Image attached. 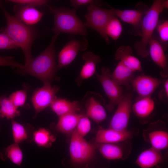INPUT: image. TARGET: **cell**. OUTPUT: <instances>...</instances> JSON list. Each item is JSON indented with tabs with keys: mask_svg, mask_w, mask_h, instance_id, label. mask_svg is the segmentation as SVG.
I'll return each instance as SVG.
<instances>
[{
	"mask_svg": "<svg viewBox=\"0 0 168 168\" xmlns=\"http://www.w3.org/2000/svg\"><path fill=\"white\" fill-rule=\"evenodd\" d=\"M58 36L54 34L49 45L41 53L27 64L17 68L16 72L35 77L42 81L44 84H51L58 70L54 44Z\"/></svg>",
	"mask_w": 168,
	"mask_h": 168,
	"instance_id": "obj_1",
	"label": "cell"
},
{
	"mask_svg": "<svg viewBox=\"0 0 168 168\" xmlns=\"http://www.w3.org/2000/svg\"><path fill=\"white\" fill-rule=\"evenodd\" d=\"M0 7L4 16L6 27L2 32L6 34L23 52L25 65L32 59L31 47L34 40L39 36V33L32 26L26 25L10 14L0 2Z\"/></svg>",
	"mask_w": 168,
	"mask_h": 168,
	"instance_id": "obj_2",
	"label": "cell"
},
{
	"mask_svg": "<svg viewBox=\"0 0 168 168\" xmlns=\"http://www.w3.org/2000/svg\"><path fill=\"white\" fill-rule=\"evenodd\" d=\"M168 6V0H155L145 13L141 24V39L134 46L137 54L141 57L144 58L149 55L147 46L158 23L161 13Z\"/></svg>",
	"mask_w": 168,
	"mask_h": 168,
	"instance_id": "obj_3",
	"label": "cell"
},
{
	"mask_svg": "<svg viewBox=\"0 0 168 168\" xmlns=\"http://www.w3.org/2000/svg\"><path fill=\"white\" fill-rule=\"evenodd\" d=\"M49 12L54 16L52 30L55 35L61 33L86 36L87 32L82 21L76 14L75 9L66 7L49 6Z\"/></svg>",
	"mask_w": 168,
	"mask_h": 168,
	"instance_id": "obj_4",
	"label": "cell"
},
{
	"mask_svg": "<svg viewBox=\"0 0 168 168\" xmlns=\"http://www.w3.org/2000/svg\"><path fill=\"white\" fill-rule=\"evenodd\" d=\"M88 12L84 16L86 21L84 26L91 28L98 32L108 44L109 38L105 32V27L109 21L115 17L111 9L101 8L93 3L87 6Z\"/></svg>",
	"mask_w": 168,
	"mask_h": 168,
	"instance_id": "obj_5",
	"label": "cell"
},
{
	"mask_svg": "<svg viewBox=\"0 0 168 168\" xmlns=\"http://www.w3.org/2000/svg\"><path fill=\"white\" fill-rule=\"evenodd\" d=\"M95 146L87 141L77 132L76 129L72 132L70 145L71 160L76 164H82L90 161L95 154Z\"/></svg>",
	"mask_w": 168,
	"mask_h": 168,
	"instance_id": "obj_6",
	"label": "cell"
},
{
	"mask_svg": "<svg viewBox=\"0 0 168 168\" xmlns=\"http://www.w3.org/2000/svg\"><path fill=\"white\" fill-rule=\"evenodd\" d=\"M101 70L100 74H96V78L102 85L109 100L105 108L108 110L112 111L123 97L122 89L121 86L117 84L111 78L110 71L109 68L103 66Z\"/></svg>",
	"mask_w": 168,
	"mask_h": 168,
	"instance_id": "obj_7",
	"label": "cell"
},
{
	"mask_svg": "<svg viewBox=\"0 0 168 168\" xmlns=\"http://www.w3.org/2000/svg\"><path fill=\"white\" fill-rule=\"evenodd\" d=\"M149 8L145 3L140 2L135 6V8L133 9H111L115 16L133 26L132 29L129 31L130 33L140 36L143 16Z\"/></svg>",
	"mask_w": 168,
	"mask_h": 168,
	"instance_id": "obj_8",
	"label": "cell"
},
{
	"mask_svg": "<svg viewBox=\"0 0 168 168\" xmlns=\"http://www.w3.org/2000/svg\"><path fill=\"white\" fill-rule=\"evenodd\" d=\"M133 94H124L109 124V128L116 130L127 129L132 111Z\"/></svg>",
	"mask_w": 168,
	"mask_h": 168,
	"instance_id": "obj_9",
	"label": "cell"
},
{
	"mask_svg": "<svg viewBox=\"0 0 168 168\" xmlns=\"http://www.w3.org/2000/svg\"><path fill=\"white\" fill-rule=\"evenodd\" d=\"M94 145L104 157L110 160L126 159L132 149L129 140L114 143H95Z\"/></svg>",
	"mask_w": 168,
	"mask_h": 168,
	"instance_id": "obj_10",
	"label": "cell"
},
{
	"mask_svg": "<svg viewBox=\"0 0 168 168\" xmlns=\"http://www.w3.org/2000/svg\"><path fill=\"white\" fill-rule=\"evenodd\" d=\"M105 101L98 93L88 92L83 99L86 108V115L97 124L104 121L107 117L106 111L101 102Z\"/></svg>",
	"mask_w": 168,
	"mask_h": 168,
	"instance_id": "obj_11",
	"label": "cell"
},
{
	"mask_svg": "<svg viewBox=\"0 0 168 168\" xmlns=\"http://www.w3.org/2000/svg\"><path fill=\"white\" fill-rule=\"evenodd\" d=\"M59 90L58 86H52L50 84H44L43 86L37 89L31 98L36 113H37L50 106Z\"/></svg>",
	"mask_w": 168,
	"mask_h": 168,
	"instance_id": "obj_12",
	"label": "cell"
},
{
	"mask_svg": "<svg viewBox=\"0 0 168 168\" xmlns=\"http://www.w3.org/2000/svg\"><path fill=\"white\" fill-rule=\"evenodd\" d=\"M162 82L160 80L144 74L134 77L131 82L133 89L138 97H151Z\"/></svg>",
	"mask_w": 168,
	"mask_h": 168,
	"instance_id": "obj_13",
	"label": "cell"
},
{
	"mask_svg": "<svg viewBox=\"0 0 168 168\" xmlns=\"http://www.w3.org/2000/svg\"><path fill=\"white\" fill-rule=\"evenodd\" d=\"M134 135V132L127 129L118 131L109 128L100 129L97 132L95 143H114L129 140Z\"/></svg>",
	"mask_w": 168,
	"mask_h": 168,
	"instance_id": "obj_14",
	"label": "cell"
},
{
	"mask_svg": "<svg viewBox=\"0 0 168 168\" xmlns=\"http://www.w3.org/2000/svg\"><path fill=\"white\" fill-rule=\"evenodd\" d=\"M148 50L153 61L161 69L160 74L163 78L168 76V69L166 58L164 50L160 41L157 37L153 35L151 38L148 44Z\"/></svg>",
	"mask_w": 168,
	"mask_h": 168,
	"instance_id": "obj_15",
	"label": "cell"
},
{
	"mask_svg": "<svg viewBox=\"0 0 168 168\" xmlns=\"http://www.w3.org/2000/svg\"><path fill=\"white\" fill-rule=\"evenodd\" d=\"M14 8L15 17L20 21L30 26L37 23L43 15L42 12L34 7L16 4Z\"/></svg>",
	"mask_w": 168,
	"mask_h": 168,
	"instance_id": "obj_16",
	"label": "cell"
},
{
	"mask_svg": "<svg viewBox=\"0 0 168 168\" xmlns=\"http://www.w3.org/2000/svg\"><path fill=\"white\" fill-rule=\"evenodd\" d=\"M82 58L85 61L79 75L75 81L79 86L85 80L91 77L95 73L97 64L101 61L100 57L90 51L84 53Z\"/></svg>",
	"mask_w": 168,
	"mask_h": 168,
	"instance_id": "obj_17",
	"label": "cell"
},
{
	"mask_svg": "<svg viewBox=\"0 0 168 168\" xmlns=\"http://www.w3.org/2000/svg\"><path fill=\"white\" fill-rule=\"evenodd\" d=\"M81 49V43L78 40L73 39L66 44L59 53L57 64L58 70L71 63Z\"/></svg>",
	"mask_w": 168,
	"mask_h": 168,
	"instance_id": "obj_18",
	"label": "cell"
},
{
	"mask_svg": "<svg viewBox=\"0 0 168 168\" xmlns=\"http://www.w3.org/2000/svg\"><path fill=\"white\" fill-rule=\"evenodd\" d=\"M133 52V49L130 46L122 45L117 49L115 54V59L122 62L134 72H142L141 62L132 55Z\"/></svg>",
	"mask_w": 168,
	"mask_h": 168,
	"instance_id": "obj_19",
	"label": "cell"
},
{
	"mask_svg": "<svg viewBox=\"0 0 168 168\" xmlns=\"http://www.w3.org/2000/svg\"><path fill=\"white\" fill-rule=\"evenodd\" d=\"M163 160L161 151L152 147L142 152L135 163L141 168H151L161 163Z\"/></svg>",
	"mask_w": 168,
	"mask_h": 168,
	"instance_id": "obj_20",
	"label": "cell"
},
{
	"mask_svg": "<svg viewBox=\"0 0 168 168\" xmlns=\"http://www.w3.org/2000/svg\"><path fill=\"white\" fill-rule=\"evenodd\" d=\"M155 108V101L151 97H138L132 106V110L138 118L144 119L152 114Z\"/></svg>",
	"mask_w": 168,
	"mask_h": 168,
	"instance_id": "obj_21",
	"label": "cell"
},
{
	"mask_svg": "<svg viewBox=\"0 0 168 168\" xmlns=\"http://www.w3.org/2000/svg\"><path fill=\"white\" fill-rule=\"evenodd\" d=\"M50 106L52 110L59 117L69 114L77 113L80 110L78 101L74 100L71 102L57 97Z\"/></svg>",
	"mask_w": 168,
	"mask_h": 168,
	"instance_id": "obj_22",
	"label": "cell"
},
{
	"mask_svg": "<svg viewBox=\"0 0 168 168\" xmlns=\"http://www.w3.org/2000/svg\"><path fill=\"white\" fill-rule=\"evenodd\" d=\"M134 72L119 61L113 72L111 73V77L119 85H124L129 89L131 82L135 77Z\"/></svg>",
	"mask_w": 168,
	"mask_h": 168,
	"instance_id": "obj_23",
	"label": "cell"
},
{
	"mask_svg": "<svg viewBox=\"0 0 168 168\" xmlns=\"http://www.w3.org/2000/svg\"><path fill=\"white\" fill-rule=\"evenodd\" d=\"M82 114L73 113L59 116L56 126L57 129L59 131L65 134L72 133L76 129Z\"/></svg>",
	"mask_w": 168,
	"mask_h": 168,
	"instance_id": "obj_24",
	"label": "cell"
},
{
	"mask_svg": "<svg viewBox=\"0 0 168 168\" xmlns=\"http://www.w3.org/2000/svg\"><path fill=\"white\" fill-rule=\"evenodd\" d=\"M152 147L161 151L166 149L168 146V133L163 130H153L148 134Z\"/></svg>",
	"mask_w": 168,
	"mask_h": 168,
	"instance_id": "obj_25",
	"label": "cell"
},
{
	"mask_svg": "<svg viewBox=\"0 0 168 168\" xmlns=\"http://www.w3.org/2000/svg\"><path fill=\"white\" fill-rule=\"evenodd\" d=\"M20 115L16 107L8 98L2 96L0 102V117L12 119Z\"/></svg>",
	"mask_w": 168,
	"mask_h": 168,
	"instance_id": "obj_26",
	"label": "cell"
},
{
	"mask_svg": "<svg viewBox=\"0 0 168 168\" xmlns=\"http://www.w3.org/2000/svg\"><path fill=\"white\" fill-rule=\"evenodd\" d=\"M34 139L39 146L48 147L51 146L52 143L55 141L56 138L48 130L41 128L35 132Z\"/></svg>",
	"mask_w": 168,
	"mask_h": 168,
	"instance_id": "obj_27",
	"label": "cell"
},
{
	"mask_svg": "<svg viewBox=\"0 0 168 168\" xmlns=\"http://www.w3.org/2000/svg\"><path fill=\"white\" fill-rule=\"evenodd\" d=\"M105 32L107 35L114 40H116L120 36L123 31L122 24L117 17L111 19L105 27Z\"/></svg>",
	"mask_w": 168,
	"mask_h": 168,
	"instance_id": "obj_28",
	"label": "cell"
},
{
	"mask_svg": "<svg viewBox=\"0 0 168 168\" xmlns=\"http://www.w3.org/2000/svg\"><path fill=\"white\" fill-rule=\"evenodd\" d=\"M6 154L13 163L20 166L23 154L18 144L15 143L8 146L6 150Z\"/></svg>",
	"mask_w": 168,
	"mask_h": 168,
	"instance_id": "obj_29",
	"label": "cell"
},
{
	"mask_svg": "<svg viewBox=\"0 0 168 168\" xmlns=\"http://www.w3.org/2000/svg\"><path fill=\"white\" fill-rule=\"evenodd\" d=\"M12 128L15 143L18 144L27 138V134L24 127L21 124L12 120Z\"/></svg>",
	"mask_w": 168,
	"mask_h": 168,
	"instance_id": "obj_30",
	"label": "cell"
},
{
	"mask_svg": "<svg viewBox=\"0 0 168 168\" xmlns=\"http://www.w3.org/2000/svg\"><path fill=\"white\" fill-rule=\"evenodd\" d=\"M156 28L158 33L160 42L164 51L167 46L168 41V21L165 20L160 24H158Z\"/></svg>",
	"mask_w": 168,
	"mask_h": 168,
	"instance_id": "obj_31",
	"label": "cell"
},
{
	"mask_svg": "<svg viewBox=\"0 0 168 168\" xmlns=\"http://www.w3.org/2000/svg\"><path fill=\"white\" fill-rule=\"evenodd\" d=\"M91 128V123L89 118L86 114H82L76 128L77 133L84 137L89 132Z\"/></svg>",
	"mask_w": 168,
	"mask_h": 168,
	"instance_id": "obj_32",
	"label": "cell"
},
{
	"mask_svg": "<svg viewBox=\"0 0 168 168\" xmlns=\"http://www.w3.org/2000/svg\"><path fill=\"white\" fill-rule=\"evenodd\" d=\"M27 94L25 91L21 90L12 93L8 98L17 108L23 106L26 101Z\"/></svg>",
	"mask_w": 168,
	"mask_h": 168,
	"instance_id": "obj_33",
	"label": "cell"
},
{
	"mask_svg": "<svg viewBox=\"0 0 168 168\" xmlns=\"http://www.w3.org/2000/svg\"><path fill=\"white\" fill-rule=\"evenodd\" d=\"M19 48L5 33H0V49H13Z\"/></svg>",
	"mask_w": 168,
	"mask_h": 168,
	"instance_id": "obj_34",
	"label": "cell"
},
{
	"mask_svg": "<svg viewBox=\"0 0 168 168\" xmlns=\"http://www.w3.org/2000/svg\"><path fill=\"white\" fill-rule=\"evenodd\" d=\"M9 2L16 4L29 6L35 7H41L46 4L47 1L44 0H11Z\"/></svg>",
	"mask_w": 168,
	"mask_h": 168,
	"instance_id": "obj_35",
	"label": "cell"
},
{
	"mask_svg": "<svg viewBox=\"0 0 168 168\" xmlns=\"http://www.w3.org/2000/svg\"><path fill=\"white\" fill-rule=\"evenodd\" d=\"M9 66L17 68L21 67L23 64L16 61L11 56H0V66Z\"/></svg>",
	"mask_w": 168,
	"mask_h": 168,
	"instance_id": "obj_36",
	"label": "cell"
},
{
	"mask_svg": "<svg viewBox=\"0 0 168 168\" xmlns=\"http://www.w3.org/2000/svg\"><path fill=\"white\" fill-rule=\"evenodd\" d=\"M95 1L92 0H70L71 5L75 9L78 8L81 6L86 5H89Z\"/></svg>",
	"mask_w": 168,
	"mask_h": 168,
	"instance_id": "obj_37",
	"label": "cell"
},
{
	"mask_svg": "<svg viewBox=\"0 0 168 168\" xmlns=\"http://www.w3.org/2000/svg\"><path fill=\"white\" fill-rule=\"evenodd\" d=\"M159 97L163 102H166L168 97V80H166L164 84V87L159 93Z\"/></svg>",
	"mask_w": 168,
	"mask_h": 168,
	"instance_id": "obj_38",
	"label": "cell"
},
{
	"mask_svg": "<svg viewBox=\"0 0 168 168\" xmlns=\"http://www.w3.org/2000/svg\"><path fill=\"white\" fill-rule=\"evenodd\" d=\"M82 168H89L86 166Z\"/></svg>",
	"mask_w": 168,
	"mask_h": 168,
	"instance_id": "obj_39",
	"label": "cell"
},
{
	"mask_svg": "<svg viewBox=\"0 0 168 168\" xmlns=\"http://www.w3.org/2000/svg\"><path fill=\"white\" fill-rule=\"evenodd\" d=\"M1 98H2V96H0V100H1Z\"/></svg>",
	"mask_w": 168,
	"mask_h": 168,
	"instance_id": "obj_40",
	"label": "cell"
}]
</instances>
